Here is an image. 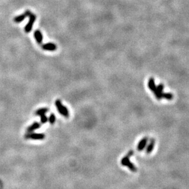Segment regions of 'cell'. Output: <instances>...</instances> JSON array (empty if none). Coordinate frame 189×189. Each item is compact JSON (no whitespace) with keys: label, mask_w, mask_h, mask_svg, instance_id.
<instances>
[{"label":"cell","mask_w":189,"mask_h":189,"mask_svg":"<svg viewBox=\"0 0 189 189\" xmlns=\"http://www.w3.org/2000/svg\"><path fill=\"white\" fill-rule=\"evenodd\" d=\"M134 152L132 151H130V152H128V154H127V156L122 158V160H121V164H122L123 166H127L131 171L134 172L136 171V166L130 160V157L131 156H132Z\"/></svg>","instance_id":"cell-1"},{"label":"cell","mask_w":189,"mask_h":189,"mask_svg":"<svg viewBox=\"0 0 189 189\" xmlns=\"http://www.w3.org/2000/svg\"><path fill=\"white\" fill-rule=\"evenodd\" d=\"M25 12L27 14V17H29V21L25 27V32L27 33H29L32 30L33 24L36 21V16L35 14L32 13L30 10H27Z\"/></svg>","instance_id":"cell-2"},{"label":"cell","mask_w":189,"mask_h":189,"mask_svg":"<svg viewBox=\"0 0 189 189\" xmlns=\"http://www.w3.org/2000/svg\"><path fill=\"white\" fill-rule=\"evenodd\" d=\"M55 106H56L58 111H59V113L61 115L64 116V117H65L66 118L69 117V116H70L69 111H68V110L66 106H63V104H62L60 100H57L55 102Z\"/></svg>","instance_id":"cell-3"},{"label":"cell","mask_w":189,"mask_h":189,"mask_svg":"<svg viewBox=\"0 0 189 189\" xmlns=\"http://www.w3.org/2000/svg\"><path fill=\"white\" fill-rule=\"evenodd\" d=\"M25 138L26 139H33V140H42L45 138L46 135L44 133H27L25 135Z\"/></svg>","instance_id":"cell-4"},{"label":"cell","mask_w":189,"mask_h":189,"mask_svg":"<svg viewBox=\"0 0 189 189\" xmlns=\"http://www.w3.org/2000/svg\"><path fill=\"white\" fill-rule=\"evenodd\" d=\"M41 47L43 50H47V51H55L57 48L56 44L52 42L44 44L41 46Z\"/></svg>","instance_id":"cell-5"},{"label":"cell","mask_w":189,"mask_h":189,"mask_svg":"<svg viewBox=\"0 0 189 189\" xmlns=\"http://www.w3.org/2000/svg\"><path fill=\"white\" fill-rule=\"evenodd\" d=\"M41 124L38 122H33L30 126H29V127L27 128V133H30V132H33V131H35L36 130H38V128H40L41 127Z\"/></svg>","instance_id":"cell-6"},{"label":"cell","mask_w":189,"mask_h":189,"mask_svg":"<svg viewBox=\"0 0 189 189\" xmlns=\"http://www.w3.org/2000/svg\"><path fill=\"white\" fill-rule=\"evenodd\" d=\"M34 36H35L36 41L38 44H41L43 40V36H42V34L41 31L39 30H37L34 33Z\"/></svg>","instance_id":"cell-7"},{"label":"cell","mask_w":189,"mask_h":189,"mask_svg":"<svg viewBox=\"0 0 189 189\" xmlns=\"http://www.w3.org/2000/svg\"><path fill=\"white\" fill-rule=\"evenodd\" d=\"M27 17V15L26 12H25L23 14H21V15H18L14 18V22L16 23H19L23 22L24 20H25V18H26Z\"/></svg>","instance_id":"cell-8"},{"label":"cell","mask_w":189,"mask_h":189,"mask_svg":"<svg viewBox=\"0 0 189 189\" xmlns=\"http://www.w3.org/2000/svg\"><path fill=\"white\" fill-rule=\"evenodd\" d=\"M147 143V138H144L143 139L141 140L140 142L139 143V144L138 145V147H137L138 151H142V150H143L144 149V147H146Z\"/></svg>","instance_id":"cell-9"},{"label":"cell","mask_w":189,"mask_h":189,"mask_svg":"<svg viewBox=\"0 0 189 189\" xmlns=\"http://www.w3.org/2000/svg\"><path fill=\"white\" fill-rule=\"evenodd\" d=\"M48 112H49V109L47 108H42L36 110V111L35 112V114L36 115L40 116L41 115L46 114Z\"/></svg>","instance_id":"cell-10"},{"label":"cell","mask_w":189,"mask_h":189,"mask_svg":"<svg viewBox=\"0 0 189 189\" xmlns=\"http://www.w3.org/2000/svg\"><path fill=\"white\" fill-rule=\"evenodd\" d=\"M157 88L158 95L160 96V99L162 100V98H163V94H164V92H163L164 85L162 84H160L158 86H157Z\"/></svg>","instance_id":"cell-11"},{"label":"cell","mask_w":189,"mask_h":189,"mask_svg":"<svg viewBox=\"0 0 189 189\" xmlns=\"http://www.w3.org/2000/svg\"><path fill=\"white\" fill-rule=\"evenodd\" d=\"M48 120H49V123L51 125L54 124L55 122V121H56V116H55V115L54 113H52L50 115L49 119H48Z\"/></svg>","instance_id":"cell-12"},{"label":"cell","mask_w":189,"mask_h":189,"mask_svg":"<svg viewBox=\"0 0 189 189\" xmlns=\"http://www.w3.org/2000/svg\"><path fill=\"white\" fill-rule=\"evenodd\" d=\"M154 144H155V140L154 139H152L151 140V142L150 143V144L147 147V152L148 153L151 152L152 151V150L154 149Z\"/></svg>","instance_id":"cell-13"},{"label":"cell","mask_w":189,"mask_h":189,"mask_svg":"<svg viewBox=\"0 0 189 189\" xmlns=\"http://www.w3.org/2000/svg\"><path fill=\"white\" fill-rule=\"evenodd\" d=\"M174 97V96L171 93H164L163 94V98H165L168 100H171Z\"/></svg>","instance_id":"cell-14"},{"label":"cell","mask_w":189,"mask_h":189,"mask_svg":"<svg viewBox=\"0 0 189 189\" xmlns=\"http://www.w3.org/2000/svg\"><path fill=\"white\" fill-rule=\"evenodd\" d=\"M40 117H41V122L42 123H46L48 121V118L46 115V114L41 115H40Z\"/></svg>","instance_id":"cell-15"},{"label":"cell","mask_w":189,"mask_h":189,"mask_svg":"<svg viewBox=\"0 0 189 189\" xmlns=\"http://www.w3.org/2000/svg\"><path fill=\"white\" fill-rule=\"evenodd\" d=\"M0 183H1V182H0Z\"/></svg>","instance_id":"cell-16"}]
</instances>
